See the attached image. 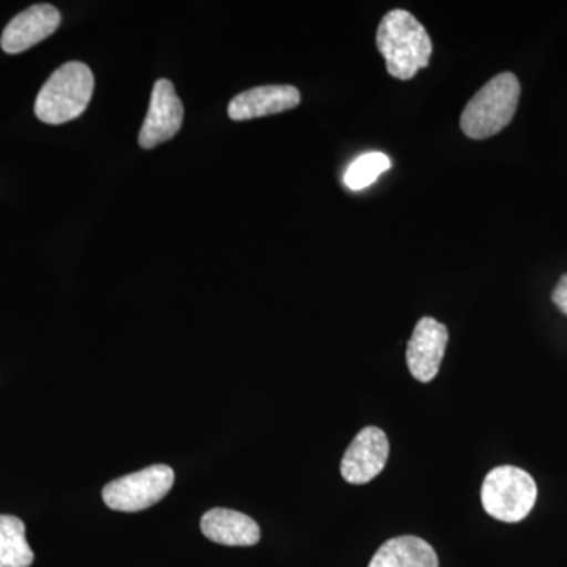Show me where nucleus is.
<instances>
[{
	"label": "nucleus",
	"mask_w": 567,
	"mask_h": 567,
	"mask_svg": "<svg viewBox=\"0 0 567 567\" xmlns=\"http://www.w3.org/2000/svg\"><path fill=\"white\" fill-rule=\"evenodd\" d=\"M200 529L205 537L223 546L251 547L260 540V528L256 520L224 507H215L205 513Z\"/></svg>",
	"instance_id": "11"
},
{
	"label": "nucleus",
	"mask_w": 567,
	"mask_h": 567,
	"mask_svg": "<svg viewBox=\"0 0 567 567\" xmlns=\"http://www.w3.org/2000/svg\"><path fill=\"white\" fill-rule=\"evenodd\" d=\"M537 498L535 480L513 465L488 472L481 488V502L488 516L505 524H517L532 513Z\"/></svg>",
	"instance_id": "4"
},
{
	"label": "nucleus",
	"mask_w": 567,
	"mask_h": 567,
	"mask_svg": "<svg viewBox=\"0 0 567 567\" xmlns=\"http://www.w3.org/2000/svg\"><path fill=\"white\" fill-rule=\"evenodd\" d=\"M183 104L175 92L173 82L156 81L153 87L151 106L142 125L140 144L142 148H155L156 145L173 140L181 132Z\"/></svg>",
	"instance_id": "8"
},
{
	"label": "nucleus",
	"mask_w": 567,
	"mask_h": 567,
	"mask_svg": "<svg viewBox=\"0 0 567 567\" xmlns=\"http://www.w3.org/2000/svg\"><path fill=\"white\" fill-rule=\"evenodd\" d=\"M375 41L388 73L395 80L410 81L431 62V37L410 11L395 9L386 13L377 29Z\"/></svg>",
	"instance_id": "1"
},
{
	"label": "nucleus",
	"mask_w": 567,
	"mask_h": 567,
	"mask_svg": "<svg viewBox=\"0 0 567 567\" xmlns=\"http://www.w3.org/2000/svg\"><path fill=\"white\" fill-rule=\"evenodd\" d=\"M447 341V328L432 317H423L416 323L406 344V364L413 379L421 383H429L435 379L445 357Z\"/></svg>",
	"instance_id": "7"
},
{
	"label": "nucleus",
	"mask_w": 567,
	"mask_h": 567,
	"mask_svg": "<svg viewBox=\"0 0 567 567\" xmlns=\"http://www.w3.org/2000/svg\"><path fill=\"white\" fill-rule=\"evenodd\" d=\"M33 559L24 522L14 516H0V567H29Z\"/></svg>",
	"instance_id": "13"
},
{
	"label": "nucleus",
	"mask_w": 567,
	"mask_h": 567,
	"mask_svg": "<svg viewBox=\"0 0 567 567\" xmlns=\"http://www.w3.org/2000/svg\"><path fill=\"white\" fill-rule=\"evenodd\" d=\"M93 85L92 70L85 63H65L41 87L35 102L37 117L48 125L74 121L87 110Z\"/></svg>",
	"instance_id": "3"
},
{
	"label": "nucleus",
	"mask_w": 567,
	"mask_h": 567,
	"mask_svg": "<svg viewBox=\"0 0 567 567\" xmlns=\"http://www.w3.org/2000/svg\"><path fill=\"white\" fill-rule=\"evenodd\" d=\"M551 301L558 306L559 311L567 316V274L559 278L554 293H551Z\"/></svg>",
	"instance_id": "15"
},
{
	"label": "nucleus",
	"mask_w": 567,
	"mask_h": 567,
	"mask_svg": "<svg viewBox=\"0 0 567 567\" xmlns=\"http://www.w3.org/2000/svg\"><path fill=\"white\" fill-rule=\"evenodd\" d=\"M391 167L390 158L383 153H365L350 164L344 175L346 185L354 192L368 188Z\"/></svg>",
	"instance_id": "14"
},
{
	"label": "nucleus",
	"mask_w": 567,
	"mask_h": 567,
	"mask_svg": "<svg viewBox=\"0 0 567 567\" xmlns=\"http://www.w3.org/2000/svg\"><path fill=\"white\" fill-rule=\"evenodd\" d=\"M61 22V11L50 3L29 7L9 22L0 39V47L7 54H20L51 37Z\"/></svg>",
	"instance_id": "9"
},
{
	"label": "nucleus",
	"mask_w": 567,
	"mask_h": 567,
	"mask_svg": "<svg viewBox=\"0 0 567 567\" xmlns=\"http://www.w3.org/2000/svg\"><path fill=\"white\" fill-rule=\"evenodd\" d=\"M390 456V442L382 429L364 427L347 447L341 461V475L353 486H363L385 468Z\"/></svg>",
	"instance_id": "6"
},
{
	"label": "nucleus",
	"mask_w": 567,
	"mask_h": 567,
	"mask_svg": "<svg viewBox=\"0 0 567 567\" xmlns=\"http://www.w3.org/2000/svg\"><path fill=\"white\" fill-rule=\"evenodd\" d=\"M301 102L293 85H262L238 93L229 104V117L235 122L252 121L293 110Z\"/></svg>",
	"instance_id": "10"
},
{
	"label": "nucleus",
	"mask_w": 567,
	"mask_h": 567,
	"mask_svg": "<svg viewBox=\"0 0 567 567\" xmlns=\"http://www.w3.org/2000/svg\"><path fill=\"white\" fill-rule=\"evenodd\" d=\"M175 473L169 465H152L112 481L103 488L107 507L121 513H140L162 502L174 486Z\"/></svg>",
	"instance_id": "5"
},
{
	"label": "nucleus",
	"mask_w": 567,
	"mask_h": 567,
	"mask_svg": "<svg viewBox=\"0 0 567 567\" xmlns=\"http://www.w3.org/2000/svg\"><path fill=\"white\" fill-rule=\"evenodd\" d=\"M369 567H439V557L421 537L399 536L375 551Z\"/></svg>",
	"instance_id": "12"
},
{
	"label": "nucleus",
	"mask_w": 567,
	"mask_h": 567,
	"mask_svg": "<svg viewBox=\"0 0 567 567\" xmlns=\"http://www.w3.org/2000/svg\"><path fill=\"white\" fill-rule=\"evenodd\" d=\"M520 100V82L516 74L499 73L466 103L461 115V128L470 140L483 141L495 136L513 122Z\"/></svg>",
	"instance_id": "2"
}]
</instances>
